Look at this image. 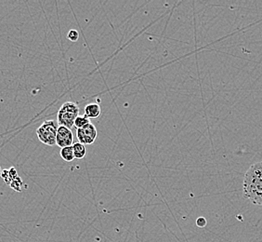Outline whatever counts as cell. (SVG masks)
<instances>
[{
	"instance_id": "6da1fadb",
	"label": "cell",
	"mask_w": 262,
	"mask_h": 242,
	"mask_svg": "<svg viewBox=\"0 0 262 242\" xmlns=\"http://www.w3.org/2000/svg\"><path fill=\"white\" fill-rule=\"evenodd\" d=\"M243 196L254 205L262 206V162L252 164L243 182Z\"/></svg>"
},
{
	"instance_id": "7a4b0ae2",
	"label": "cell",
	"mask_w": 262,
	"mask_h": 242,
	"mask_svg": "<svg viewBox=\"0 0 262 242\" xmlns=\"http://www.w3.org/2000/svg\"><path fill=\"white\" fill-rule=\"evenodd\" d=\"M79 116V107L76 103L66 102L58 111L57 123L59 126H63L72 130L75 126L76 117Z\"/></svg>"
},
{
	"instance_id": "3957f363",
	"label": "cell",
	"mask_w": 262,
	"mask_h": 242,
	"mask_svg": "<svg viewBox=\"0 0 262 242\" xmlns=\"http://www.w3.org/2000/svg\"><path fill=\"white\" fill-rule=\"evenodd\" d=\"M58 124L55 120H46L36 130V135L38 140L47 146L53 147L56 145V137L58 131Z\"/></svg>"
},
{
	"instance_id": "277c9868",
	"label": "cell",
	"mask_w": 262,
	"mask_h": 242,
	"mask_svg": "<svg viewBox=\"0 0 262 242\" xmlns=\"http://www.w3.org/2000/svg\"><path fill=\"white\" fill-rule=\"evenodd\" d=\"M97 135H98V132H97L96 127L91 123L76 130V137L78 139V142L83 145L94 144V142L96 141Z\"/></svg>"
},
{
	"instance_id": "5b68a950",
	"label": "cell",
	"mask_w": 262,
	"mask_h": 242,
	"mask_svg": "<svg viewBox=\"0 0 262 242\" xmlns=\"http://www.w3.org/2000/svg\"><path fill=\"white\" fill-rule=\"evenodd\" d=\"M56 145L61 148L72 147L74 145V135L72 130L66 127L59 126L57 131Z\"/></svg>"
},
{
	"instance_id": "8992f818",
	"label": "cell",
	"mask_w": 262,
	"mask_h": 242,
	"mask_svg": "<svg viewBox=\"0 0 262 242\" xmlns=\"http://www.w3.org/2000/svg\"><path fill=\"white\" fill-rule=\"evenodd\" d=\"M101 109L100 105L96 103H91L85 106L84 108V116L88 117L89 119L92 118H97L101 115Z\"/></svg>"
},
{
	"instance_id": "52a82bcc",
	"label": "cell",
	"mask_w": 262,
	"mask_h": 242,
	"mask_svg": "<svg viewBox=\"0 0 262 242\" xmlns=\"http://www.w3.org/2000/svg\"><path fill=\"white\" fill-rule=\"evenodd\" d=\"M73 149H74V154H75V157L77 159H82L84 158L86 154V149L85 145L81 144L79 142L75 143L73 146Z\"/></svg>"
},
{
	"instance_id": "ba28073f",
	"label": "cell",
	"mask_w": 262,
	"mask_h": 242,
	"mask_svg": "<svg viewBox=\"0 0 262 242\" xmlns=\"http://www.w3.org/2000/svg\"><path fill=\"white\" fill-rule=\"evenodd\" d=\"M61 158L66 162H73L76 157L74 154V149L73 147H63L61 149Z\"/></svg>"
},
{
	"instance_id": "9c48e42d",
	"label": "cell",
	"mask_w": 262,
	"mask_h": 242,
	"mask_svg": "<svg viewBox=\"0 0 262 242\" xmlns=\"http://www.w3.org/2000/svg\"><path fill=\"white\" fill-rule=\"evenodd\" d=\"M90 123H91V121L86 116H78L76 117V121H75V126L74 127H76V130H77V129H81V128L86 126Z\"/></svg>"
},
{
	"instance_id": "30bf717a",
	"label": "cell",
	"mask_w": 262,
	"mask_h": 242,
	"mask_svg": "<svg viewBox=\"0 0 262 242\" xmlns=\"http://www.w3.org/2000/svg\"><path fill=\"white\" fill-rule=\"evenodd\" d=\"M10 187L13 188L16 191H21V187H23V181L20 180V177H16L10 184Z\"/></svg>"
},
{
	"instance_id": "8fae6325",
	"label": "cell",
	"mask_w": 262,
	"mask_h": 242,
	"mask_svg": "<svg viewBox=\"0 0 262 242\" xmlns=\"http://www.w3.org/2000/svg\"><path fill=\"white\" fill-rule=\"evenodd\" d=\"M67 37L72 42H76L79 38V33L77 31L75 30V29H72V30L69 31Z\"/></svg>"
},
{
	"instance_id": "7c38bea8",
	"label": "cell",
	"mask_w": 262,
	"mask_h": 242,
	"mask_svg": "<svg viewBox=\"0 0 262 242\" xmlns=\"http://www.w3.org/2000/svg\"><path fill=\"white\" fill-rule=\"evenodd\" d=\"M207 219L204 217H199L196 220V226L198 227H205L207 226Z\"/></svg>"
},
{
	"instance_id": "4fadbf2b",
	"label": "cell",
	"mask_w": 262,
	"mask_h": 242,
	"mask_svg": "<svg viewBox=\"0 0 262 242\" xmlns=\"http://www.w3.org/2000/svg\"><path fill=\"white\" fill-rule=\"evenodd\" d=\"M1 172H2V170H1V168H0V174H1Z\"/></svg>"
},
{
	"instance_id": "5bb4252c",
	"label": "cell",
	"mask_w": 262,
	"mask_h": 242,
	"mask_svg": "<svg viewBox=\"0 0 262 242\" xmlns=\"http://www.w3.org/2000/svg\"></svg>"
}]
</instances>
